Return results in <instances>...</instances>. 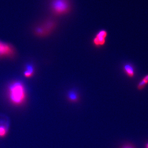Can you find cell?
Here are the masks:
<instances>
[{
	"mask_svg": "<svg viewBox=\"0 0 148 148\" xmlns=\"http://www.w3.org/2000/svg\"><path fill=\"white\" fill-rule=\"evenodd\" d=\"M10 126V119L4 114H0V138H4L7 135Z\"/></svg>",
	"mask_w": 148,
	"mask_h": 148,
	"instance_id": "cell-4",
	"label": "cell"
},
{
	"mask_svg": "<svg viewBox=\"0 0 148 148\" xmlns=\"http://www.w3.org/2000/svg\"><path fill=\"white\" fill-rule=\"evenodd\" d=\"M123 70L125 74L130 78H132L135 77V70L134 66L132 64L127 63L123 66Z\"/></svg>",
	"mask_w": 148,
	"mask_h": 148,
	"instance_id": "cell-8",
	"label": "cell"
},
{
	"mask_svg": "<svg viewBox=\"0 0 148 148\" xmlns=\"http://www.w3.org/2000/svg\"><path fill=\"white\" fill-rule=\"evenodd\" d=\"M50 6L52 12L58 16L69 13L71 9V3L69 0H52Z\"/></svg>",
	"mask_w": 148,
	"mask_h": 148,
	"instance_id": "cell-2",
	"label": "cell"
},
{
	"mask_svg": "<svg viewBox=\"0 0 148 148\" xmlns=\"http://www.w3.org/2000/svg\"><path fill=\"white\" fill-rule=\"evenodd\" d=\"M34 73V68L31 64H27L25 67L24 72V75L26 78H30L33 76Z\"/></svg>",
	"mask_w": 148,
	"mask_h": 148,
	"instance_id": "cell-9",
	"label": "cell"
},
{
	"mask_svg": "<svg viewBox=\"0 0 148 148\" xmlns=\"http://www.w3.org/2000/svg\"><path fill=\"white\" fill-rule=\"evenodd\" d=\"M146 148H148V143H147V144L146 145Z\"/></svg>",
	"mask_w": 148,
	"mask_h": 148,
	"instance_id": "cell-12",
	"label": "cell"
},
{
	"mask_svg": "<svg viewBox=\"0 0 148 148\" xmlns=\"http://www.w3.org/2000/svg\"><path fill=\"white\" fill-rule=\"evenodd\" d=\"M66 98L70 103H78L80 99L79 93L75 89H71L67 92Z\"/></svg>",
	"mask_w": 148,
	"mask_h": 148,
	"instance_id": "cell-7",
	"label": "cell"
},
{
	"mask_svg": "<svg viewBox=\"0 0 148 148\" xmlns=\"http://www.w3.org/2000/svg\"><path fill=\"white\" fill-rule=\"evenodd\" d=\"M148 84V74L145 76L138 83L137 85V88L138 90H143Z\"/></svg>",
	"mask_w": 148,
	"mask_h": 148,
	"instance_id": "cell-10",
	"label": "cell"
},
{
	"mask_svg": "<svg viewBox=\"0 0 148 148\" xmlns=\"http://www.w3.org/2000/svg\"><path fill=\"white\" fill-rule=\"evenodd\" d=\"M119 148H136L134 145L131 143H126L121 146Z\"/></svg>",
	"mask_w": 148,
	"mask_h": 148,
	"instance_id": "cell-11",
	"label": "cell"
},
{
	"mask_svg": "<svg viewBox=\"0 0 148 148\" xmlns=\"http://www.w3.org/2000/svg\"><path fill=\"white\" fill-rule=\"evenodd\" d=\"M56 27L55 21L48 20L36 27L35 32L37 35L41 37H45L50 35Z\"/></svg>",
	"mask_w": 148,
	"mask_h": 148,
	"instance_id": "cell-3",
	"label": "cell"
},
{
	"mask_svg": "<svg viewBox=\"0 0 148 148\" xmlns=\"http://www.w3.org/2000/svg\"><path fill=\"white\" fill-rule=\"evenodd\" d=\"M12 46L0 41V57H10L14 54Z\"/></svg>",
	"mask_w": 148,
	"mask_h": 148,
	"instance_id": "cell-6",
	"label": "cell"
},
{
	"mask_svg": "<svg viewBox=\"0 0 148 148\" xmlns=\"http://www.w3.org/2000/svg\"><path fill=\"white\" fill-rule=\"evenodd\" d=\"M108 36L107 31L102 29L97 32L92 40V44L95 47L100 48L106 45V38Z\"/></svg>",
	"mask_w": 148,
	"mask_h": 148,
	"instance_id": "cell-5",
	"label": "cell"
},
{
	"mask_svg": "<svg viewBox=\"0 0 148 148\" xmlns=\"http://www.w3.org/2000/svg\"><path fill=\"white\" fill-rule=\"evenodd\" d=\"M8 95L11 103L15 106H20L27 98V90L24 84L19 81L12 82L8 88Z\"/></svg>",
	"mask_w": 148,
	"mask_h": 148,
	"instance_id": "cell-1",
	"label": "cell"
}]
</instances>
